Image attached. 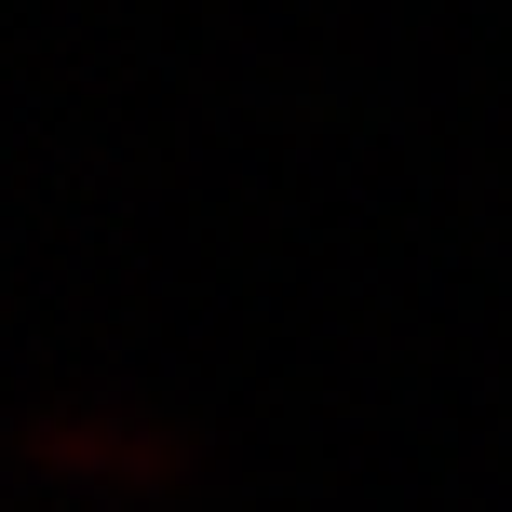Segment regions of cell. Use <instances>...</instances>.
Here are the masks:
<instances>
[{
	"label": "cell",
	"mask_w": 512,
	"mask_h": 512,
	"mask_svg": "<svg viewBox=\"0 0 512 512\" xmlns=\"http://www.w3.org/2000/svg\"><path fill=\"white\" fill-rule=\"evenodd\" d=\"M27 459L54 486H81V499H162L189 472V445L162 418H135V405H54V418H27Z\"/></svg>",
	"instance_id": "1"
}]
</instances>
